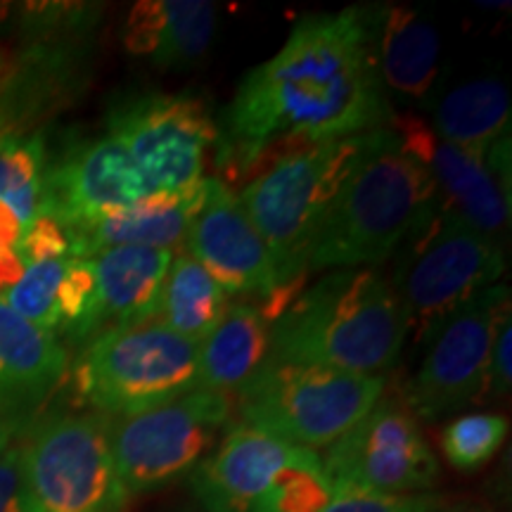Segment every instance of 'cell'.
Masks as SVG:
<instances>
[{"mask_svg": "<svg viewBox=\"0 0 512 512\" xmlns=\"http://www.w3.org/2000/svg\"><path fill=\"white\" fill-rule=\"evenodd\" d=\"M377 8L304 17L271 60L254 67L223 114L216 166L249 181L278 159L328 140L387 128L377 69Z\"/></svg>", "mask_w": 512, "mask_h": 512, "instance_id": "cell-1", "label": "cell"}, {"mask_svg": "<svg viewBox=\"0 0 512 512\" xmlns=\"http://www.w3.org/2000/svg\"><path fill=\"white\" fill-rule=\"evenodd\" d=\"M406 339V316L392 283L375 268H335L275 320L268 358L382 375L396 366Z\"/></svg>", "mask_w": 512, "mask_h": 512, "instance_id": "cell-2", "label": "cell"}, {"mask_svg": "<svg viewBox=\"0 0 512 512\" xmlns=\"http://www.w3.org/2000/svg\"><path fill=\"white\" fill-rule=\"evenodd\" d=\"M434 197L437 185L425 166L403 150L392 128H380L313 235L306 273L384 264Z\"/></svg>", "mask_w": 512, "mask_h": 512, "instance_id": "cell-3", "label": "cell"}, {"mask_svg": "<svg viewBox=\"0 0 512 512\" xmlns=\"http://www.w3.org/2000/svg\"><path fill=\"white\" fill-rule=\"evenodd\" d=\"M505 247L477 233L439 195L394 252L392 283L415 347L458 306L501 283Z\"/></svg>", "mask_w": 512, "mask_h": 512, "instance_id": "cell-4", "label": "cell"}, {"mask_svg": "<svg viewBox=\"0 0 512 512\" xmlns=\"http://www.w3.org/2000/svg\"><path fill=\"white\" fill-rule=\"evenodd\" d=\"M380 128L287 155L242 185L240 204L271 249L283 287H304L313 235Z\"/></svg>", "mask_w": 512, "mask_h": 512, "instance_id": "cell-5", "label": "cell"}, {"mask_svg": "<svg viewBox=\"0 0 512 512\" xmlns=\"http://www.w3.org/2000/svg\"><path fill=\"white\" fill-rule=\"evenodd\" d=\"M74 387L81 401L110 420L152 411L200 389L197 344L162 320L107 330L81 354Z\"/></svg>", "mask_w": 512, "mask_h": 512, "instance_id": "cell-6", "label": "cell"}, {"mask_svg": "<svg viewBox=\"0 0 512 512\" xmlns=\"http://www.w3.org/2000/svg\"><path fill=\"white\" fill-rule=\"evenodd\" d=\"M384 375L268 361L235 396L245 425L316 451L349 432L384 394Z\"/></svg>", "mask_w": 512, "mask_h": 512, "instance_id": "cell-7", "label": "cell"}, {"mask_svg": "<svg viewBox=\"0 0 512 512\" xmlns=\"http://www.w3.org/2000/svg\"><path fill=\"white\" fill-rule=\"evenodd\" d=\"M19 448L38 512H124L131 501L105 415H48Z\"/></svg>", "mask_w": 512, "mask_h": 512, "instance_id": "cell-8", "label": "cell"}, {"mask_svg": "<svg viewBox=\"0 0 512 512\" xmlns=\"http://www.w3.org/2000/svg\"><path fill=\"white\" fill-rule=\"evenodd\" d=\"M233 408L230 396L197 389L152 411L110 420L114 463L128 496L188 477L214 451Z\"/></svg>", "mask_w": 512, "mask_h": 512, "instance_id": "cell-9", "label": "cell"}, {"mask_svg": "<svg viewBox=\"0 0 512 512\" xmlns=\"http://www.w3.org/2000/svg\"><path fill=\"white\" fill-rule=\"evenodd\" d=\"M107 133L124 145L152 190L174 192L202 178L219 124L195 95L143 93L112 107Z\"/></svg>", "mask_w": 512, "mask_h": 512, "instance_id": "cell-10", "label": "cell"}, {"mask_svg": "<svg viewBox=\"0 0 512 512\" xmlns=\"http://www.w3.org/2000/svg\"><path fill=\"white\" fill-rule=\"evenodd\" d=\"M508 316L510 290L501 283L458 306L425 344L418 373L403 389L411 413L437 422L475 403L486 392L491 344Z\"/></svg>", "mask_w": 512, "mask_h": 512, "instance_id": "cell-11", "label": "cell"}, {"mask_svg": "<svg viewBox=\"0 0 512 512\" xmlns=\"http://www.w3.org/2000/svg\"><path fill=\"white\" fill-rule=\"evenodd\" d=\"M320 460L332 482L377 494H430L439 482V460L415 415L384 394Z\"/></svg>", "mask_w": 512, "mask_h": 512, "instance_id": "cell-12", "label": "cell"}, {"mask_svg": "<svg viewBox=\"0 0 512 512\" xmlns=\"http://www.w3.org/2000/svg\"><path fill=\"white\" fill-rule=\"evenodd\" d=\"M192 259L228 294L242 299H297L304 287H283L271 249L249 221L240 197L221 178H209L207 200L185 238Z\"/></svg>", "mask_w": 512, "mask_h": 512, "instance_id": "cell-13", "label": "cell"}, {"mask_svg": "<svg viewBox=\"0 0 512 512\" xmlns=\"http://www.w3.org/2000/svg\"><path fill=\"white\" fill-rule=\"evenodd\" d=\"M389 128L403 150L425 166L448 209L498 245L508 240L510 185L489 169L484 155L446 143L411 114H392Z\"/></svg>", "mask_w": 512, "mask_h": 512, "instance_id": "cell-14", "label": "cell"}, {"mask_svg": "<svg viewBox=\"0 0 512 512\" xmlns=\"http://www.w3.org/2000/svg\"><path fill=\"white\" fill-rule=\"evenodd\" d=\"M152 192L124 145L107 133L74 145L46 171L41 214L53 216L69 233L102 211L136 204Z\"/></svg>", "mask_w": 512, "mask_h": 512, "instance_id": "cell-15", "label": "cell"}, {"mask_svg": "<svg viewBox=\"0 0 512 512\" xmlns=\"http://www.w3.org/2000/svg\"><path fill=\"white\" fill-rule=\"evenodd\" d=\"M273 434L230 425L219 446L190 472L192 494L207 512H249L287 467L306 456Z\"/></svg>", "mask_w": 512, "mask_h": 512, "instance_id": "cell-16", "label": "cell"}, {"mask_svg": "<svg viewBox=\"0 0 512 512\" xmlns=\"http://www.w3.org/2000/svg\"><path fill=\"white\" fill-rule=\"evenodd\" d=\"M209 178L174 192H152L136 204L107 209L76 230H69V256L93 259L110 247L138 245L174 249L188 238L192 221L207 200Z\"/></svg>", "mask_w": 512, "mask_h": 512, "instance_id": "cell-17", "label": "cell"}, {"mask_svg": "<svg viewBox=\"0 0 512 512\" xmlns=\"http://www.w3.org/2000/svg\"><path fill=\"white\" fill-rule=\"evenodd\" d=\"M176 252L155 247H110L93 256L95 311L91 339L107 330L157 320L162 290Z\"/></svg>", "mask_w": 512, "mask_h": 512, "instance_id": "cell-18", "label": "cell"}, {"mask_svg": "<svg viewBox=\"0 0 512 512\" xmlns=\"http://www.w3.org/2000/svg\"><path fill=\"white\" fill-rule=\"evenodd\" d=\"M219 8L207 0H138L128 10L121 41L126 53L157 69H185L207 55Z\"/></svg>", "mask_w": 512, "mask_h": 512, "instance_id": "cell-19", "label": "cell"}, {"mask_svg": "<svg viewBox=\"0 0 512 512\" xmlns=\"http://www.w3.org/2000/svg\"><path fill=\"white\" fill-rule=\"evenodd\" d=\"M67 370L55 332L36 328L0 297V408L17 415L50 394Z\"/></svg>", "mask_w": 512, "mask_h": 512, "instance_id": "cell-20", "label": "cell"}, {"mask_svg": "<svg viewBox=\"0 0 512 512\" xmlns=\"http://www.w3.org/2000/svg\"><path fill=\"white\" fill-rule=\"evenodd\" d=\"M273 320L259 299L230 302L214 330L197 344L200 389L226 394L235 401L271 354Z\"/></svg>", "mask_w": 512, "mask_h": 512, "instance_id": "cell-21", "label": "cell"}, {"mask_svg": "<svg viewBox=\"0 0 512 512\" xmlns=\"http://www.w3.org/2000/svg\"><path fill=\"white\" fill-rule=\"evenodd\" d=\"M375 50L384 88L413 100L427 98L441 69V36L427 15L406 5L377 8Z\"/></svg>", "mask_w": 512, "mask_h": 512, "instance_id": "cell-22", "label": "cell"}, {"mask_svg": "<svg viewBox=\"0 0 512 512\" xmlns=\"http://www.w3.org/2000/svg\"><path fill=\"white\" fill-rule=\"evenodd\" d=\"M510 114V93L503 81H467L439 100L432 131L446 143L484 155L496 140L510 136Z\"/></svg>", "mask_w": 512, "mask_h": 512, "instance_id": "cell-23", "label": "cell"}, {"mask_svg": "<svg viewBox=\"0 0 512 512\" xmlns=\"http://www.w3.org/2000/svg\"><path fill=\"white\" fill-rule=\"evenodd\" d=\"M230 306V294L211 273L188 252H178L171 259L162 290L157 320L190 342L200 344L219 325Z\"/></svg>", "mask_w": 512, "mask_h": 512, "instance_id": "cell-24", "label": "cell"}, {"mask_svg": "<svg viewBox=\"0 0 512 512\" xmlns=\"http://www.w3.org/2000/svg\"><path fill=\"white\" fill-rule=\"evenodd\" d=\"M46 171L41 133H0V202L15 211L22 226L41 214Z\"/></svg>", "mask_w": 512, "mask_h": 512, "instance_id": "cell-25", "label": "cell"}, {"mask_svg": "<svg viewBox=\"0 0 512 512\" xmlns=\"http://www.w3.org/2000/svg\"><path fill=\"white\" fill-rule=\"evenodd\" d=\"M335 494V482L323 460L309 451L268 486L249 512H323Z\"/></svg>", "mask_w": 512, "mask_h": 512, "instance_id": "cell-26", "label": "cell"}, {"mask_svg": "<svg viewBox=\"0 0 512 512\" xmlns=\"http://www.w3.org/2000/svg\"><path fill=\"white\" fill-rule=\"evenodd\" d=\"M508 418L498 413H470L451 420L441 432V451L458 472H477L501 451Z\"/></svg>", "mask_w": 512, "mask_h": 512, "instance_id": "cell-27", "label": "cell"}, {"mask_svg": "<svg viewBox=\"0 0 512 512\" xmlns=\"http://www.w3.org/2000/svg\"><path fill=\"white\" fill-rule=\"evenodd\" d=\"M67 259L43 261V264H31L24 268L17 285L3 297L5 304L22 318H27L29 323H34L36 328L48 332L60 330L57 292H60Z\"/></svg>", "mask_w": 512, "mask_h": 512, "instance_id": "cell-28", "label": "cell"}, {"mask_svg": "<svg viewBox=\"0 0 512 512\" xmlns=\"http://www.w3.org/2000/svg\"><path fill=\"white\" fill-rule=\"evenodd\" d=\"M60 330L72 339H91V323L95 311V268L91 259L69 256L57 292Z\"/></svg>", "mask_w": 512, "mask_h": 512, "instance_id": "cell-29", "label": "cell"}, {"mask_svg": "<svg viewBox=\"0 0 512 512\" xmlns=\"http://www.w3.org/2000/svg\"><path fill=\"white\" fill-rule=\"evenodd\" d=\"M446 501L437 494H377L335 482V494L323 512H437Z\"/></svg>", "mask_w": 512, "mask_h": 512, "instance_id": "cell-30", "label": "cell"}, {"mask_svg": "<svg viewBox=\"0 0 512 512\" xmlns=\"http://www.w3.org/2000/svg\"><path fill=\"white\" fill-rule=\"evenodd\" d=\"M19 259L24 266L43 264V261L67 259L69 256V235L64 226L53 216L38 214L29 226H24L22 240L17 245Z\"/></svg>", "mask_w": 512, "mask_h": 512, "instance_id": "cell-31", "label": "cell"}, {"mask_svg": "<svg viewBox=\"0 0 512 512\" xmlns=\"http://www.w3.org/2000/svg\"><path fill=\"white\" fill-rule=\"evenodd\" d=\"M0 512H38L24 472L22 448L12 444L0 451Z\"/></svg>", "mask_w": 512, "mask_h": 512, "instance_id": "cell-32", "label": "cell"}, {"mask_svg": "<svg viewBox=\"0 0 512 512\" xmlns=\"http://www.w3.org/2000/svg\"><path fill=\"white\" fill-rule=\"evenodd\" d=\"M510 342H512V325L510 316L498 325L494 344H491L489 356V377H486V392H494L496 396H505L510 392L512 368H510Z\"/></svg>", "mask_w": 512, "mask_h": 512, "instance_id": "cell-33", "label": "cell"}, {"mask_svg": "<svg viewBox=\"0 0 512 512\" xmlns=\"http://www.w3.org/2000/svg\"><path fill=\"white\" fill-rule=\"evenodd\" d=\"M24 226L17 219V214L8 204L0 202V252H8V249H17L19 240H22Z\"/></svg>", "mask_w": 512, "mask_h": 512, "instance_id": "cell-34", "label": "cell"}, {"mask_svg": "<svg viewBox=\"0 0 512 512\" xmlns=\"http://www.w3.org/2000/svg\"><path fill=\"white\" fill-rule=\"evenodd\" d=\"M24 261L19 259L17 249H8V252H0V294H8L12 287L17 285V280L24 273Z\"/></svg>", "mask_w": 512, "mask_h": 512, "instance_id": "cell-35", "label": "cell"}, {"mask_svg": "<svg viewBox=\"0 0 512 512\" xmlns=\"http://www.w3.org/2000/svg\"><path fill=\"white\" fill-rule=\"evenodd\" d=\"M15 427H17L15 415H10L8 411H3V408H0V451H3L5 446H10V439H12V432H15Z\"/></svg>", "mask_w": 512, "mask_h": 512, "instance_id": "cell-36", "label": "cell"}, {"mask_svg": "<svg viewBox=\"0 0 512 512\" xmlns=\"http://www.w3.org/2000/svg\"><path fill=\"white\" fill-rule=\"evenodd\" d=\"M437 512H494L489 508H482V505H441Z\"/></svg>", "mask_w": 512, "mask_h": 512, "instance_id": "cell-37", "label": "cell"}, {"mask_svg": "<svg viewBox=\"0 0 512 512\" xmlns=\"http://www.w3.org/2000/svg\"><path fill=\"white\" fill-rule=\"evenodd\" d=\"M3 76H5V57L0 53V83H3Z\"/></svg>", "mask_w": 512, "mask_h": 512, "instance_id": "cell-38", "label": "cell"}]
</instances>
